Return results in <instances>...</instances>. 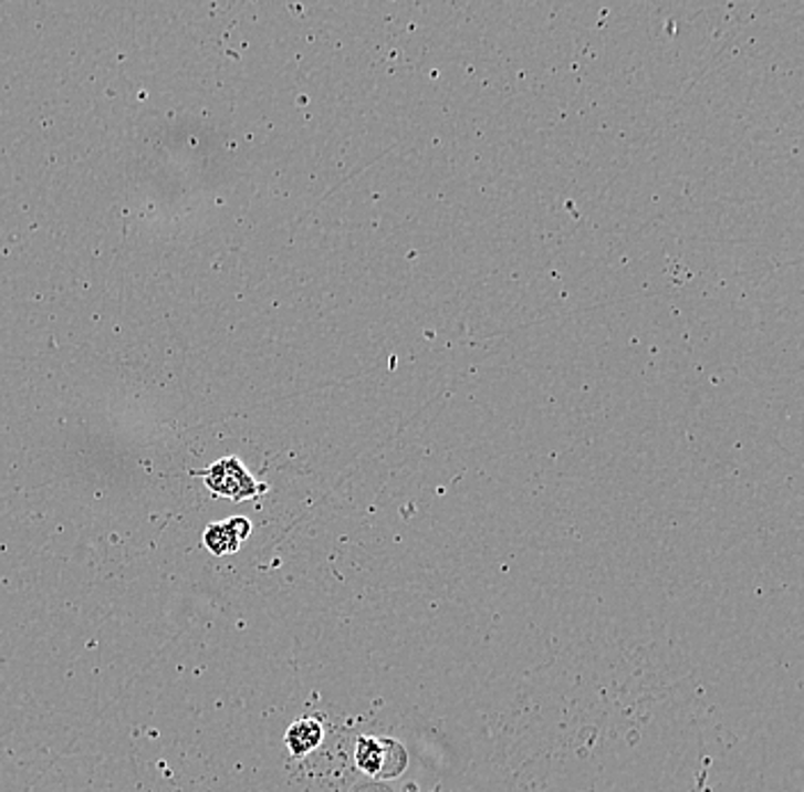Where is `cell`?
I'll list each match as a JSON object with an SVG mask.
<instances>
[{
    "label": "cell",
    "mask_w": 804,
    "mask_h": 792,
    "mask_svg": "<svg viewBox=\"0 0 804 792\" xmlns=\"http://www.w3.org/2000/svg\"><path fill=\"white\" fill-rule=\"evenodd\" d=\"M195 476H201L206 487L211 489L216 496L229 498L233 502L250 500V498H257L259 493L268 491L265 484H259L252 478V473L242 466V461L238 457L220 459L211 468H206V471L195 473Z\"/></svg>",
    "instance_id": "6da1fadb"
},
{
    "label": "cell",
    "mask_w": 804,
    "mask_h": 792,
    "mask_svg": "<svg viewBox=\"0 0 804 792\" xmlns=\"http://www.w3.org/2000/svg\"><path fill=\"white\" fill-rule=\"evenodd\" d=\"M252 534V523L244 517H233L229 521L211 523L203 530V546L216 557L233 555L240 551L242 542H248Z\"/></svg>",
    "instance_id": "7a4b0ae2"
},
{
    "label": "cell",
    "mask_w": 804,
    "mask_h": 792,
    "mask_svg": "<svg viewBox=\"0 0 804 792\" xmlns=\"http://www.w3.org/2000/svg\"><path fill=\"white\" fill-rule=\"evenodd\" d=\"M325 740V729L313 717H304L293 722L284 736V742L289 747V753L295 755V759H302V755H309L316 751Z\"/></svg>",
    "instance_id": "3957f363"
},
{
    "label": "cell",
    "mask_w": 804,
    "mask_h": 792,
    "mask_svg": "<svg viewBox=\"0 0 804 792\" xmlns=\"http://www.w3.org/2000/svg\"><path fill=\"white\" fill-rule=\"evenodd\" d=\"M387 740H377L370 736H359L355 747V763L357 768L375 779H387Z\"/></svg>",
    "instance_id": "277c9868"
}]
</instances>
